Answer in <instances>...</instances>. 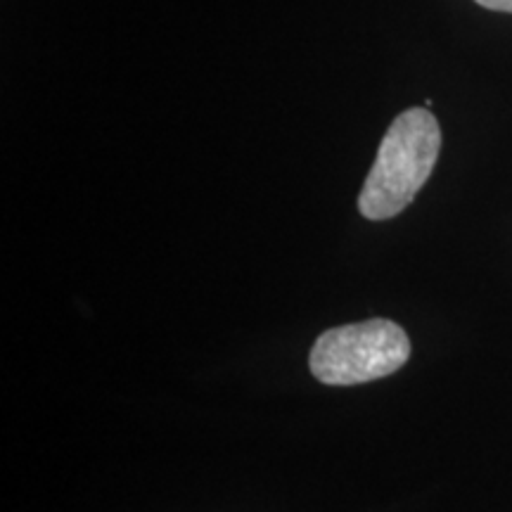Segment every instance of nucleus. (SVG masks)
<instances>
[{
  "label": "nucleus",
  "mask_w": 512,
  "mask_h": 512,
  "mask_svg": "<svg viewBox=\"0 0 512 512\" xmlns=\"http://www.w3.org/2000/svg\"><path fill=\"white\" fill-rule=\"evenodd\" d=\"M441 150V128L425 107L401 112L384 133L375 164L358 195V211L370 221L399 216L432 176Z\"/></svg>",
  "instance_id": "nucleus-1"
},
{
  "label": "nucleus",
  "mask_w": 512,
  "mask_h": 512,
  "mask_svg": "<svg viewBox=\"0 0 512 512\" xmlns=\"http://www.w3.org/2000/svg\"><path fill=\"white\" fill-rule=\"evenodd\" d=\"M411 358V339L387 318L339 325L325 330L313 344L309 368L316 380L351 387L389 377Z\"/></svg>",
  "instance_id": "nucleus-2"
},
{
  "label": "nucleus",
  "mask_w": 512,
  "mask_h": 512,
  "mask_svg": "<svg viewBox=\"0 0 512 512\" xmlns=\"http://www.w3.org/2000/svg\"><path fill=\"white\" fill-rule=\"evenodd\" d=\"M477 5H482L486 10L496 12H512V0H475Z\"/></svg>",
  "instance_id": "nucleus-3"
}]
</instances>
